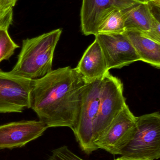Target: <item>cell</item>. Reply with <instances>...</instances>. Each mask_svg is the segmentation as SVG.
Returning <instances> with one entry per match:
<instances>
[{"mask_svg":"<svg viewBox=\"0 0 160 160\" xmlns=\"http://www.w3.org/2000/svg\"><path fill=\"white\" fill-rule=\"evenodd\" d=\"M19 48L9 36L8 29L0 28V63L8 60Z\"/></svg>","mask_w":160,"mask_h":160,"instance_id":"15","label":"cell"},{"mask_svg":"<svg viewBox=\"0 0 160 160\" xmlns=\"http://www.w3.org/2000/svg\"><path fill=\"white\" fill-rule=\"evenodd\" d=\"M103 77L85 83L80 114L72 130L81 149L88 155L98 149L93 142V133L98 113Z\"/></svg>","mask_w":160,"mask_h":160,"instance_id":"4","label":"cell"},{"mask_svg":"<svg viewBox=\"0 0 160 160\" xmlns=\"http://www.w3.org/2000/svg\"><path fill=\"white\" fill-rule=\"evenodd\" d=\"M123 91V84L119 78L109 72L103 76L98 113L93 129L95 145L126 104Z\"/></svg>","mask_w":160,"mask_h":160,"instance_id":"5","label":"cell"},{"mask_svg":"<svg viewBox=\"0 0 160 160\" xmlns=\"http://www.w3.org/2000/svg\"><path fill=\"white\" fill-rule=\"evenodd\" d=\"M126 32L122 10L113 9L101 20L98 29V34H117Z\"/></svg>","mask_w":160,"mask_h":160,"instance_id":"14","label":"cell"},{"mask_svg":"<svg viewBox=\"0 0 160 160\" xmlns=\"http://www.w3.org/2000/svg\"><path fill=\"white\" fill-rule=\"evenodd\" d=\"M32 80L0 69V113H21L30 108Z\"/></svg>","mask_w":160,"mask_h":160,"instance_id":"6","label":"cell"},{"mask_svg":"<svg viewBox=\"0 0 160 160\" xmlns=\"http://www.w3.org/2000/svg\"><path fill=\"white\" fill-rule=\"evenodd\" d=\"M115 160H144L141 159H136L129 158H124L121 157V158H118Z\"/></svg>","mask_w":160,"mask_h":160,"instance_id":"20","label":"cell"},{"mask_svg":"<svg viewBox=\"0 0 160 160\" xmlns=\"http://www.w3.org/2000/svg\"><path fill=\"white\" fill-rule=\"evenodd\" d=\"M48 160H84L75 155L66 146H63L52 151Z\"/></svg>","mask_w":160,"mask_h":160,"instance_id":"16","label":"cell"},{"mask_svg":"<svg viewBox=\"0 0 160 160\" xmlns=\"http://www.w3.org/2000/svg\"><path fill=\"white\" fill-rule=\"evenodd\" d=\"M140 1H143V2H149L151 0H140Z\"/></svg>","mask_w":160,"mask_h":160,"instance_id":"21","label":"cell"},{"mask_svg":"<svg viewBox=\"0 0 160 160\" xmlns=\"http://www.w3.org/2000/svg\"><path fill=\"white\" fill-rule=\"evenodd\" d=\"M148 2H139L122 10L126 31L146 33L154 21L160 18V11H152Z\"/></svg>","mask_w":160,"mask_h":160,"instance_id":"12","label":"cell"},{"mask_svg":"<svg viewBox=\"0 0 160 160\" xmlns=\"http://www.w3.org/2000/svg\"><path fill=\"white\" fill-rule=\"evenodd\" d=\"M124 158L155 160L160 158L159 112L137 117L136 132L132 141L121 151Z\"/></svg>","mask_w":160,"mask_h":160,"instance_id":"3","label":"cell"},{"mask_svg":"<svg viewBox=\"0 0 160 160\" xmlns=\"http://www.w3.org/2000/svg\"><path fill=\"white\" fill-rule=\"evenodd\" d=\"M62 32V29H57L23 40L17 63L9 73L35 80L50 72L54 50Z\"/></svg>","mask_w":160,"mask_h":160,"instance_id":"2","label":"cell"},{"mask_svg":"<svg viewBox=\"0 0 160 160\" xmlns=\"http://www.w3.org/2000/svg\"><path fill=\"white\" fill-rule=\"evenodd\" d=\"M48 127L40 121L23 120L0 126V149L22 147L43 135Z\"/></svg>","mask_w":160,"mask_h":160,"instance_id":"10","label":"cell"},{"mask_svg":"<svg viewBox=\"0 0 160 160\" xmlns=\"http://www.w3.org/2000/svg\"><path fill=\"white\" fill-rule=\"evenodd\" d=\"M140 0H82L80 11L81 29L86 36L98 34L101 20L113 9L124 10Z\"/></svg>","mask_w":160,"mask_h":160,"instance_id":"9","label":"cell"},{"mask_svg":"<svg viewBox=\"0 0 160 160\" xmlns=\"http://www.w3.org/2000/svg\"><path fill=\"white\" fill-rule=\"evenodd\" d=\"M85 81L70 67L52 70L32 80L30 108L48 128L73 129L80 114Z\"/></svg>","mask_w":160,"mask_h":160,"instance_id":"1","label":"cell"},{"mask_svg":"<svg viewBox=\"0 0 160 160\" xmlns=\"http://www.w3.org/2000/svg\"><path fill=\"white\" fill-rule=\"evenodd\" d=\"M136 119L137 117L126 104L106 131L95 142L98 149H104L114 155H120L135 134Z\"/></svg>","mask_w":160,"mask_h":160,"instance_id":"7","label":"cell"},{"mask_svg":"<svg viewBox=\"0 0 160 160\" xmlns=\"http://www.w3.org/2000/svg\"><path fill=\"white\" fill-rule=\"evenodd\" d=\"M13 13L0 10V28L8 29L13 21Z\"/></svg>","mask_w":160,"mask_h":160,"instance_id":"18","label":"cell"},{"mask_svg":"<svg viewBox=\"0 0 160 160\" xmlns=\"http://www.w3.org/2000/svg\"><path fill=\"white\" fill-rule=\"evenodd\" d=\"M143 34L150 39L160 43V18H156L153 22L149 32Z\"/></svg>","mask_w":160,"mask_h":160,"instance_id":"17","label":"cell"},{"mask_svg":"<svg viewBox=\"0 0 160 160\" xmlns=\"http://www.w3.org/2000/svg\"><path fill=\"white\" fill-rule=\"evenodd\" d=\"M75 68L86 83L100 78L109 72L102 50L95 39L86 49Z\"/></svg>","mask_w":160,"mask_h":160,"instance_id":"11","label":"cell"},{"mask_svg":"<svg viewBox=\"0 0 160 160\" xmlns=\"http://www.w3.org/2000/svg\"><path fill=\"white\" fill-rule=\"evenodd\" d=\"M18 1V0H0V6L13 8Z\"/></svg>","mask_w":160,"mask_h":160,"instance_id":"19","label":"cell"},{"mask_svg":"<svg viewBox=\"0 0 160 160\" xmlns=\"http://www.w3.org/2000/svg\"><path fill=\"white\" fill-rule=\"evenodd\" d=\"M104 54L108 70L120 68L141 61L125 33L95 36Z\"/></svg>","mask_w":160,"mask_h":160,"instance_id":"8","label":"cell"},{"mask_svg":"<svg viewBox=\"0 0 160 160\" xmlns=\"http://www.w3.org/2000/svg\"><path fill=\"white\" fill-rule=\"evenodd\" d=\"M124 33L128 38L141 61L159 69L160 43L136 31H127Z\"/></svg>","mask_w":160,"mask_h":160,"instance_id":"13","label":"cell"}]
</instances>
